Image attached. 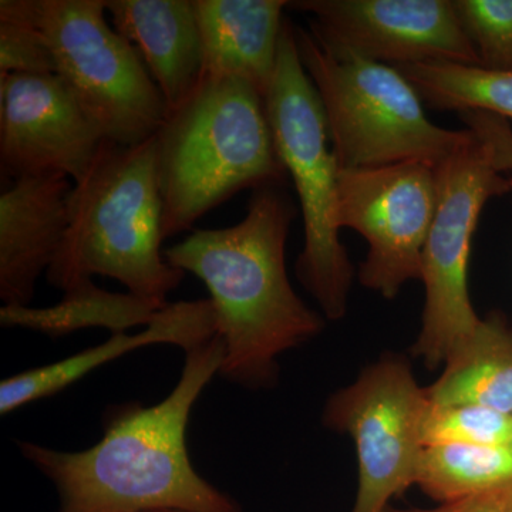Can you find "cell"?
<instances>
[{
  "label": "cell",
  "mask_w": 512,
  "mask_h": 512,
  "mask_svg": "<svg viewBox=\"0 0 512 512\" xmlns=\"http://www.w3.org/2000/svg\"><path fill=\"white\" fill-rule=\"evenodd\" d=\"M224 342L215 335L185 352L180 380L160 403L111 407L99 443L62 451L19 440L20 454L55 485L59 512H242L192 466L187 429L194 404L220 375Z\"/></svg>",
  "instance_id": "cell-1"
},
{
  "label": "cell",
  "mask_w": 512,
  "mask_h": 512,
  "mask_svg": "<svg viewBox=\"0 0 512 512\" xmlns=\"http://www.w3.org/2000/svg\"><path fill=\"white\" fill-rule=\"evenodd\" d=\"M278 185L255 188L247 217L234 227L197 229L164 251L168 264L207 286L224 342L220 375L248 389L274 384L278 357L325 326L286 274V239L296 210Z\"/></svg>",
  "instance_id": "cell-2"
},
{
  "label": "cell",
  "mask_w": 512,
  "mask_h": 512,
  "mask_svg": "<svg viewBox=\"0 0 512 512\" xmlns=\"http://www.w3.org/2000/svg\"><path fill=\"white\" fill-rule=\"evenodd\" d=\"M157 141L127 147L104 140L69 195V225L49 284L67 293L109 276L138 298L168 305L185 272L165 261Z\"/></svg>",
  "instance_id": "cell-3"
},
{
  "label": "cell",
  "mask_w": 512,
  "mask_h": 512,
  "mask_svg": "<svg viewBox=\"0 0 512 512\" xmlns=\"http://www.w3.org/2000/svg\"><path fill=\"white\" fill-rule=\"evenodd\" d=\"M164 239L244 188L284 181L265 97L241 79H201L156 134Z\"/></svg>",
  "instance_id": "cell-4"
},
{
  "label": "cell",
  "mask_w": 512,
  "mask_h": 512,
  "mask_svg": "<svg viewBox=\"0 0 512 512\" xmlns=\"http://www.w3.org/2000/svg\"><path fill=\"white\" fill-rule=\"evenodd\" d=\"M299 59L325 111L340 170L407 161L443 163L473 143L468 130L436 126L420 94L399 70L322 45L295 28Z\"/></svg>",
  "instance_id": "cell-5"
},
{
  "label": "cell",
  "mask_w": 512,
  "mask_h": 512,
  "mask_svg": "<svg viewBox=\"0 0 512 512\" xmlns=\"http://www.w3.org/2000/svg\"><path fill=\"white\" fill-rule=\"evenodd\" d=\"M265 109L276 151L291 174L303 214L305 244L296 276L330 320L348 309L353 268L339 239L336 194L340 167L319 94L299 59L295 28L285 19Z\"/></svg>",
  "instance_id": "cell-6"
},
{
  "label": "cell",
  "mask_w": 512,
  "mask_h": 512,
  "mask_svg": "<svg viewBox=\"0 0 512 512\" xmlns=\"http://www.w3.org/2000/svg\"><path fill=\"white\" fill-rule=\"evenodd\" d=\"M106 13V0H39L57 76L104 140L138 146L156 136L167 106L140 53Z\"/></svg>",
  "instance_id": "cell-7"
},
{
  "label": "cell",
  "mask_w": 512,
  "mask_h": 512,
  "mask_svg": "<svg viewBox=\"0 0 512 512\" xmlns=\"http://www.w3.org/2000/svg\"><path fill=\"white\" fill-rule=\"evenodd\" d=\"M436 177V215L421 256L426 302L412 349L429 369L444 365L480 325L468 293L471 242L485 204L512 192V178L495 170L476 137L437 164Z\"/></svg>",
  "instance_id": "cell-8"
},
{
  "label": "cell",
  "mask_w": 512,
  "mask_h": 512,
  "mask_svg": "<svg viewBox=\"0 0 512 512\" xmlns=\"http://www.w3.org/2000/svg\"><path fill=\"white\" fill-rule=\"evenodd\" d=\"M426 389L399 356H384L356 382L330 397L323 412L328 429L355 441L357 493L352 512H386L390 501L416 484L423 443Z\"/></svg>",
  "instance_id": "cell-9"
},
{
  "label": "cell",
  "mask_w": 512,
  "mask_h": 512,
  "mask_svg": "<svg viewBox=\"0 0 512 512\" xmlns=\"http://www.w3.org/2000/svg\"><path fill=\"white\" fill-rule=\"evenodd\" d=\"M437 208L436 165L407 161L340 170L335 220L369 245L360 284L394 299L421 279V256Z\"/></svg>",
  "instance_id": "cell-10"
},
{
  "label": "cell",
  "mask_w": 512,
  "mask_h": 512,
  "mask_svg": "<svg viewBox=\"0 0 512 512\" xmlns=\"http://www.w3.org/2000/svg\"><path fill=\"white\" fill-rule=\"evenodd\" d=\"M322 45L389 64L450 62L481 66L450 0H299Z\"/></svg>",
  "instance_id": "cell-11"
},
{
  "label": "cell",
  "mask_w": 512,
  "mask_h": 512,
  "mask_svg": "<svg viewBox=\"0 0 512 512\" xmlns=\"http://www.w3.org/2000/svg\"><path fill=\"white\" fill-rule=\"evenodd\" d=\"M104 138L57 74L0 77V165L13 180L64 174L82 180Z\"/></svg>",
  "instance_id": "cell-12"
},
{
  "label": "cell",
  "mask_w": 512,
  "mask_h": 512,
  "mask_svg": "<svg viewBox=\"0 0 512 512\" xmlns=\"http://www.w3.org/2000/svg\"><path fill=\"white\" fill-rule=\"evenodd\" d=\"M73 185L64 174L23 175L0 195V299L30 306L37 279L55 261Z\"/></svg>",
  "instance_id": "cell-13"
},
{
  "label": "cell",
  "mask_w": 512,
  "mask_h": 512,
  "mask_svg": "<svg viewBox=\"0 0 512 512\" xmlns=\"http://www.w3.org/2000/svg\"><path fill=\"white\" fill-rule=\"evenodd\" d=\"M215 335L217 320L210 299L168 303L141 332L134 335L113 333L99 346L3 380L0 384V413L6 416L26 404L55 396L99 367L133 350L153 345H175L188 352Z\"/></svg>",
  "instance_id": "cell-14"
},
{
  "label": "cell",
  "mask_w": 512,
  "mask_h": 512,
  "mask_svg": "<svg viewBox=\"0 0 512 512\" xmlns=\"http://www.w3.org/2000/svg\"><path fill=\"white\" fill-rule=\"evenodd\" d=\"M106 10L114 29L140 53L167 114L178 109L202 77L194 0H106Z\"/></svg>",
  "instance_id": "cell-15"
},
{
  "label": "cell",
  "mask_w": 512,
  "mask_h": 512,
  "mask_svg": "<svg viewBox=\"0 0 512 512\" xmlns=\"http://www.w3.org/2000/svg\"><path fill=\"white\" fill-rule=\"evenodd\" d=\"M201 79H241L268 92L285 19L284 0H194Z\"/></svg>",
  "instance_id": "cell-16"
},
{
  "label": "cell",
  "mask_w": 512,
  "mask_h": 512,
  "mask_svg": "<svg viewBox=\"0 0 512 512\" xmlns=\"http://www.w3.org/2000/svg\"><path fill=\"white\" fill-rule=\"evenodd\" d=\"M426 392L433 404H474L512 414V329L504 319H481L447 357L443 375Z\"/></svg>",
  "instance_id": "cell-17"
},
{
  "label": "cell",
  "mask_w": 512,
  "mask_h": 512,
  "mask_svg": "<svg viewBox=\"0 0 512 512\" xmlns=\"http://www.w3.org/2000/svg\"><path fill=\"white\" fill-rule=\"evenodd\" d=\"M163 308L131 293H111L92 284L64 293L62 301L50 308L2 306L0 325L36 330L50 338L87 328L121 333L134 326H147Z\"/></svg>",
  "instance_id": "cell-18"
},
{
  "label": "cell",
  "mask_w": 512,
  "mask_h": 512,
  "mask_svg": "<svg viewBox=\"0 0 512 512\" xmlns=\"http://www.w3.org/2000/svg\"><path fill=\"white\" fill-rule=\"evenodd\" d=\"M424 103L439 110H480L512 120V72L450 62L394 66Z\"/></svg>",
  "instance_id": "cell-19"
},
{
  "label": "cell",
  "mask_w": 512,
  "mask_h": 512,
  "mask_svg": "<svg viewBox=\"0 0 512 512\" xmlns=\"http://www.w3.org/2000/svg\"><path fill=\"white\" fill-rule=\"evenodd\" d=\"M512 481V447L440 444L423 448L416 484L439 504Z\"/></svg>",
  "instance_id": "cell-20"
},
{
  "label": "cell",
  "mask_w": 512,
  "mask_h": 512,
  "mask_svg": "<svg viewBox=\"0 0 512 512\" xmlns=\"http://www.w3.org/2000/svg\"><path fill=\"white\" fill-rule=\"evenodd\" d=\"M56 60L39 20V0L0 2V77L56 74Z\"/></svg>",
  "instance_id": "cell-21"
},
{
  "label": "cell",
  "mask_w": 512,
  "mask_h": 512,
  "mask_svg": "<svg viewBox=\"0 0 512 512\" xmlns=\"http://www.w3.org/2000/svg\"><path fill=\"white\" fill-rule=\"evenodd\" d=\"M424 447L440 444L512 447V414L474 404L430 403L421 421Z\"/></svg>",
  "instance_id": "cell-22"
},
{
  "label": "cell",
  "mask_w": 512,
  "mask_h": 512,
  "mask_svg": "<svg viewBox=\"0 0 512 512\" xmlns=\"http://www.w3.org/2000/svg\"><path fill=\"white\" fill-rule=\"evenodd\" d=\"M481 67L512 72V0H454Z\"/></svg>",
  "instance_id": "cell-23"
},
{
  "label": "cell",
  "mask_w": 512,
  "mask_h": 512,
  "mask_svg": "<svg viewBox=\"0 0 512 512\" xmlns=\"http://www.w3.org/2000/svg\"><path fill=\"white\" fill-rule=\"evenodd\" d=\"M460 116L495 170L512 174V128L508 120L480 110L463 111Z\"/></svg>",
  "instance_id": "cell-24"
},
{
  "label": "cell",
  "mask_w": 512,
  "mask_h": 512,
  "mask_svg": "<svg viewBox=\"0 0 512 512\" xmlns=\"http://www.w3.org/2000/svg\"><path fill=\"white\" fill-rule=\"evenodd\" d=\"M386 512H512V481L453 503L439 504L434 508H389Z\"/></svg>",
  "instance_id": "cell-25"
},
{
  "label": "cell",
  "mask_w": 512,
  "mask_h": 512,
  "mask_svg": "<svg viewBox=\"0 0 512 512\" xmlns=\"http://www.w3.org/2000/svg\"><path fill=\"white\" fill-rule=\"evenodd\" d=\"M141 512H185V511H177V510H153V511H141Z\"/></svg>",
  "instance_id": "cell-26"
}]
</instances>
